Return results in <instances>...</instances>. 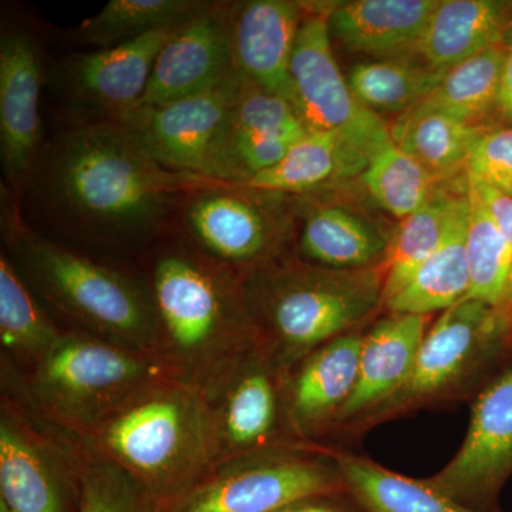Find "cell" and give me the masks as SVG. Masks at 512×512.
<instances>
[{
	"label": "cell",
	"instance_id": "34",
	"mask_svg": "<svg viewBox=\"0 0 512 512\" xmlns=\"http://www.w3.org/2000/svg\"><path fill=\"white\" fill-rule=\"evenodd\" d=\"M360 181L372 200L399 221L419 211L441 191L439 178L394 141L377 151Z\"/></svg>",
	"mask_w": 512,
	"mask_h": 512
},
{
	"label": "cell",
	"instance_id": "28",
	"mask_svg": "<svg viewBox=\"0 0 512 512\" xmlns=\"http://www.w3.org/2000/svg\"><path fill=\"white\" fill-rule=\"evenodd\" d=\"M470 214V211H468ZM468 215L458 222L446 241L430 256L412 281L384 302L392 313L429 316L447 311L467 298L470 289L466 237Z\"/></svg>",
	"mask_w": 512,
	"mask_h": 512
},
{
	"label": "cell",
	"instance_id": "32",
	"mask_svg": "<svg viewBox=\"0 0 512 512\" xmlns=\"http://www.w3.org/2000/svg\"><path fill=\"white\" fill-rule=\"evenodd\" d=\"M488 126H474L446 114H404L394 126L392 138L439 180L466 175L471 148Z\"/></svg>",
	"mask_w": 512,
	"mask_h": 512
},
{
	"label": "cell",
	"instance_id": "29",
	"mask_svg": "<svg viewBox=\"0 0 512 512\" xmlns=\"http://www.w3.org/2000/svg\"><path fill=\"white\" fill-rule=\"evenodd\" d=\"M202 0H110L73 30L74 42L110 49L160 30L175 29L201 12Z\"/></svg>",
	"mask_w": 512,
	"mask_h": 512
},
{
	"label": "cell",
	"instance_id": "13",
	"mask_svg": "<svg viewBox=\"0 0 512 512\" xmlns=\"http://www.w3.org/2000/svg\"><path fill=\"white\" fill-rule=\"evenodd\" d=\"M244 82L234 72L210 90L163 106H138L113 124L165 170L207 178L212 150Z\"/></svg>",
	"mask_w": 512,
	"mask_h": 512
},
{
	"label": "cell",
	"instance_id": "11",
	"mask_svg": "<svg viewBox=\"0 0 512 512\" xmlns=\"http://www.w3.org/2000/svg\"><path fill=\"white\" fill-rule=\"evenodd\" d=\"M275 192L217 183L191 195L181 208V225L192 245L245 275L279 259L286 224Z\"/></svg>",
	"mask_w": 512,
	"mask_h": 512
},
{
	"label": "cell",
	"instance_id": "25",
	"mask_svg": "<svg viewBox=\"0 0 512 512\" xmlns=\"http://www.w3.org/2000/svg\"><path fill=\"white\" fill-rule=\"evenodd\" d=\"M470 211L466 188L464 194L448 195L440 191L419 211L404 218L390 239L384 258L383 303L412 281L421 266L441 247L448 234Z\"/></svg>",
	"mask_w": 512,
	"mask_h": 512
},
{
	"label": "cell",
	"instance_id": "21",
	"mask_svg": "<svg viewBox=\"0 0 512 512\" xmlns=\"http://www.w3.org/2000/svg\"><path fill=\"white\" fill-rule=\"evenodd\" d=\"M439 0H352L326 13L330 36L349 52L396 57L413 52Z\"/></svg>",
	"mask_w": 512,
	"mask_h": 512
},
{
	"label": "cell",
	"instance_id": "39",
	"mask_svg": "<svg viewBox=\"0 0 512 512\" xmlns=\"http://www.w3.org/2000/svg\"><path fill=\"white\" fill-rule=\"evenodd\" d=\"M495 119L500 123L498 126L512 127V35L507 42L497 107H495Z\"/></svg>",
	"mask_w": 512,
	"mask_h": 512
},
{
	"label": "cell",
	"instance_id": "38",
	"mask_svg": "<svg viewBox=\"0 0 512 512\" xmlns=\"http://www.w3.org/2000/svg\"><path fill=\"white\" fill-rule=\"evenodd\" d=\"M464 183L484 202L487 210L493 215L495 224L503 232L505 242H507L508 249H510L512 261V198L495 191L494 188L488 187V185L471 180L466 175H464Z\"/></svg>",
	"mask_w": 512,
	"mask_h": 512
},
{
	"label": "cell",
	"instance_id": "40",
	"mask_svg": "<svg viewBox=\"0 0 512 512\" xmlns=\"http://www.w3.org/2000/svg\"><path fill=\"white\" fill-rule=\"evenodd\" d=\"M325 498H316V500L303 501V503L289 505L276 512H345L335 505L325 503Z\"/></svg>",
	"mask_w": 512,
	"mask_h": 512
},
{
	"label": "cell",
	"instance_id": "18",
	"mask_svg": "<svg viewBox=\"0 0 512 512\" xmlns=\"http://www.w3.org/2000/svg\"><path fill=\"white\" fill-rule=\"evenodd\" d=\"M363 336H339L303 357L286 373L285 414L289 431L311 439L338 423L359 373Z\"/></svg>",
	"mask_w": 512,
	"mask_h": 512
},
{
	"label": "cell",
	"instance_id": "20",
	"mask_svg": "<svg viewBox=\"0 0 512 512\" xmlns=\"http://www.w3.org/2000/svg\"><path fill=\"white\" fill-rule=\"evenodd\" d=\"M429 316L392 313L363 336L353 393L336 424H359L402 389L412 373Z\"/></svg>",
	"mask_w": 512,
	"mask_h": 512
},
{
	"label": "cell",
	"instance_id": "2",
	"mask_svg": "<svg viewBox=\"0 0 512 512\" xmlns=\"http://www.w3.org/2000/svg\"><path fill=\"white\" fill-rule=\"evenodd\" d=\"M2 238L3 251L37 299L74 330L163 359L150 285L39 234L9 190H3Z\"/></svg>",
	"mask_w": 512,
	"mask_h": 512
},
{
	"label": "cell",
	"instance_id": "37",
	"mask_svg": "<svg viewBox=\"0 0 512 512\" xmlns=\"http://www.w3.org/2000/svg\"><path fill=\"white\" fill-rule=\"evenodd\" d=\"M466 177L512 198V127L485 128L471 148Z\"/></svg>",
	"mask_w": 512,
	"mask_h": 512
},
{
	"label": "cell",
	"instance_id": "9",
	"mask_svg": "<svg viewBox=\"0 0 512 512\" xmlns=\"http://www.w3.org/2000/svg\"><path fill=\"white\" fill-rule=\"evenodd\" d=\"M346 488L335 464L282 447L215 467L177 512H276Z\"/></svg>",
	"mask_w": 512,
	"mask_h": 512
},
{
	"label": "cell",
	"instance_id": "33",
	"mask_svg": "<svg viewBox=\"0 0 512 512\" xmlns=\"http://www.w3.org/2000/svg\"><path fill=\"white\" fill-rule=\"evenodd\" d=\"M470 200L466 251L468 299L512 313V261L503 232L484 202L464 183Z\"/></svg>",
	"mask_w": 512,
	"mask_h": 512
},
{
	"label": "cell",
	"instance_id": "26",
	"mask_svg": "<svg viewBox=\"0 0 512 512\" xmlns=\"http://www.w3.org/2000/svg\"><path fill=\"white\" fill-rule=\"evenodd\" d=\"M346 490L367 512H483L352 454H333Z\"/></svg>",
	"mask_w": 512,
	"mask_h": 512
},
{
	"label": "cell",
	"instance_id": "36",
	"mask_svg": "<svg viewBox=\"0 0 512 512\" xmlns=\"http://www.w3.org/2000/svg\"><path fill=\"white\" fill-rule=\"evenodd\" d=\"M289 131H308L291 101L245 80L221 134L262 136Z\"/></svg>",
	"mask_w": 512,
	"mask_h": 512
},
{
	"label": "cell",
	"instance_id": "24",
	"mask_svg": "<svg viewBox=\"0 0 512 512\" xmlns=\"http://www.w3.org/2000/svg\"><path fill=\"white\" fill-rule=\"evenodd\" d=\"M392 235L372 221L340 207L315 205L306 212L299 237L301 259L335 269L383 265Z\"/></svg>",
	"mask_w": 512,
	"mask_h": 512
},
{
	"label": "cell",
	"instance_id": "6",
	"mask_svg": "<svg viewBox=\"0 0 512 512\" xmlns=\"http://www.w3.org/2000/svg\"><path fill=\"white\" fill-rule=\"evenodd\" d=\"M175 379L160 357L82 332L62 338L30 367L23 384L37 416L63 434L79 433L148 384Z\"/></svg>",
	"mask_w": 512,
	"mask_h": 512
},
{
	"label": "cell",
	"instance_id": "5",
	"mask_svg": "<svg viewBox=\"0 0 512 512\" xmlns=\"http://www.w3.org/2000/svg\"><path fill=\"white\" fill-rule=\"evenodd\" d=\"M242 284L266 342L288 372L376 311L383 303L384 269L276 259L242 275Z\"/></svg>",
	"mask_w": 512,
	"mask_h": 512
},
{
	"label": "cell",
	"instance_id": "12",
	"mask_svg": "<svg viewBox=\"0 0 512 512\" xmlns=\"http://www.w3.org/2000/svg\"><path fill=\"white\" fill-rule=\"evenodd\" d=\"M292 106L308 131H339L372 150L393 143L376 113L366 109L350 89L333 55L326 13L306 15L293 45L291 63Z\"/></svg>",
	"mask_w": 512,
	"mask_h": 512
},
{
	"label": "cell",
	"instance_id": "17",
	"mask_svg": "<svg viewBox=\"0 0 512 512\" xmlns=\"http://www.w3.org/2000/svg\"><path fill=\"white\" fill-rule=\"evenodd\" d=\"M305 9L292 0L231 3L229 36L235 72L265 92L291 101L289 63Z\"/></svg>",
	"mask_w": 512,
	"mask_h": 512
},
{
	"label": "cell",
	"instance_id": "14",
	"mask_svg": "<svg viewBox=\"0 0 512 512\" xmlns=\"http://www.w3.org/2000/svg\"><path fill=\"white\" fill-rule=\"evenodd\" d=\"M512 477V360L477 394L470 426L453 460L427 484L483 512H498Z\"/></svg>",
	"mask_w": 512,
	"mask_h": 512
},
{
	"label": "cell",
	"instance_id": "8",
	"mask_svg": "<svg viewBox=\"0 0 512 512\" xmlns=\"http://www.w3.org/2000/svg\"><path fill=\"white\" fill-rule=\"evenodd\" d=\"M286 373L264 342L242 353L201 390L210 423L212 470L259 451L293 447L282 440L285 430L291 434Z\"/></svg>",
	"mask_w": 512,
	"mask_h": 512
},
{
	"label": "cell",
	"instance_id": "3",
	"mask_svg": "<svg viewBox=\"0 0 512 512\" xmlns=\"http://www.w3.org/2000/svg\"><path fill=\"white\" fill-rule=\"evenodd\" d=\"M148 285L161 356L181 382L202 390L242 353L266 342L242 275L194 245L158 252Z\"/></svg>",
	"mask_w": 512,
	"mask_h": 512
},
{
	"label": "cell",
	"instance_id": "22",
	"mask_svg": "<svg viewBox=\"0 0 512 512\" xmlns=\"http://www.w3.org/2000/svg\"><path fill=\"white\" fill-rule=\"evenodd\" d=\"M512 35V3L439 0L413 52L436 70H448Z\"/></svg>",
	"mask_w": 512,
	"mask_h": 512
},
{
	"label": "cell",
	"instance_id": "35",
	"mask_svg": "<svg viewBox=\"0 0 512 512\" xmlns=\"http://www.w3.org/2000/svg\"><path fill=\"white\" fill-rule=\"evenodd\" d=\"M80 485V512H154V500L130 474L63 441Z\"/></svg>",
	"mask_w": 512,
	"mask_h": 512
},
{
	"label": "cell",
	"instance_id": "31",
	"mask_svg": "<svg viewBox=\"0 0 512 512\" xmlns=\"http://www.w3.org/2000/svg\"><path fill=\"white\" fill-rule=\"evenodd\" d=\"M446 73L423 60L396 56L355 64L348 82L356 99L373 113H407L439 86Z\"/></svg>",
	"mask_w": 512,
	"mask_h": 512
},
{
	"label": "cell",
	"instance_id": "4",
	"mask_svg": "<svg viewBox=\"0 0 512 512\" xmlns=\"http://www.w3.org/2000/svg\"><path fill=\"white\" fill-rule=\"evenodd\" d=\"M66 437L89 456L126 471L156 504L184 498L212 470L204 396L177 379L148 384Z\"/></svg>",
	"mask_w": 512,
	"mask_h": 512
},
{
	"label": "cell",
	"instance_id": "19",
	"mask_svg": "<svg viewBox=\"0 0 512 512\" xmlns=\"http://www.w3.org/2000/svg\"><path fill=\"white\" fill-rule=\"evenodd\" d=\"M9 399L0 414V503L9 512H62L59 463L66 451L46 441Z\"/></svg>",
	"mask_w": 512,
	"mask_h": 512
},
{
	"label": "cell",
	"instance_id": "23",
	"mask_svg": "<svg viewBox=\"0 0 512 512\" xmlns=\"http://www.w3.org/2000/svg\"><path fill=\"white\" fill-rule=\"evenodd\" d=\"M375 153L339 131H308L284 160L239 184L275 194H308L348 177H360Z\"/></svg>",
	"mask_w": 512,
	"mask_h": 512
},
{
	"label": "cell",
	"instance_id": "1",
	"mask_svg": "<svg viewBox=\"0 0 512 512\" xmlns=\"http://www.w3.org/2000/svg\"><path fill=\"white\" fill-rule=\"evenodd\" d=\"M217 183L165 170L117 124L64 127L43 146L18 205L26 224L45 237L53 232V241L131 251L153 242L191 195Z\"/></svg>",
	"mask_w": 512,
	"mask_h": 512
},
{
	"label": "cell",
	"instance_id": "7",
	"mask_svg": "<svg viewBox=\"0 0 512 512\" xmlns=\"http://www.w3.org/2000/svg\"><path fill=\"white\" fill-rule=\"evenodd\" d=\"M511 360L512 313L463 299L427 330L402 389L360 423L382 421L488 383Z\"/></svg>",
	"mask_w": 512,
	"mask_h": 512
},
{
	"label": "cell",
	"instance_id": "10",
	"mask_svg": "<svg viewBox=\"0 0 512 512\" xmlns=\"http://www.w3.org/2000/svg\"><path fill=\"white\" fill-rule=\"evenodd\" d=\"M178 28L110 49L74 53L57 64L47 74H52L49 84L66 127L117 123L136 109L158 53Z\"/></svg>",
	"mask_w": 512,
	"mask_h": 512
},
{
	"label": "cell",
	"instance_id": "27",
	"mask_svg": "<svg viewBox=\"0 0 512 512\" xmlns=\"http://www.w3.org/2000/svg\"><path fill=\"white\" fill-rule=\"evenodd\" d=\"M505 52L507 43L451 67L439 86L404 114H446L474 126H488L487 119L495 117Z\"/></svg>",
	"mask_w": 512,
	"mask_h": 512
},
{
	"label": "cell",
	"instance_id": "16",
	"mask_svg": "<svg viewBox=\"0 0 512 512\" xmlns=\"http://www.w3.org/2000/svg\"><path fill=\"white\" fill-rule=\"evenodd\" d=\"M229 9L231 3L210 2L175 30L158 53L138 106H163L194 96L235 72Z\"/></svg>",
	"mask_w": 512,
	"mask_h": 512
},
{
	"label": "cell",
	"instance_id": "30",
	"mask_svg": "<svg viewBox=\"0 0 512 512\" xmlns=\"http://www.w3.org/2000/svg\"><path fill=\"white\" fill-rule=\"evenodd\" d=\"M63 332L47 315L35 293L2 249L0 342L3 350L33 367L59 342Z\"/></svg>",
	"mask_w": 512,
	"mask_h": 512
},
{
	"label": "cell",
	"instance_id": "15",
	"mask_svg": "<svg viewBox=\"0 0 512 512\" xmlns=\"http://www.w3.org/2000/svg\"><path fill=\"white\" fill-rule=\"evenodd\" d=\"M46 66L29 29L3 26L0 35V156L8 190L20 197L42 154L40 99Z\"/></svg>",
	"mask_w": 512,
	"mask_h": 512
}]
</instances>
